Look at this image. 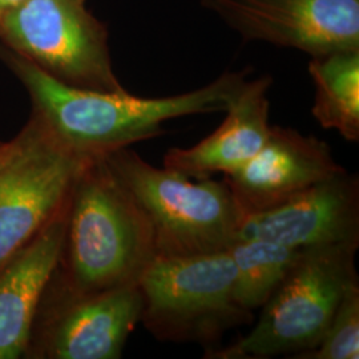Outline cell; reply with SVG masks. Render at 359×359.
<instances>
[{"instance_id":"52a82bcc","label":"cell","mask_w":359,"mask_h":359,"mask_svg":"<svg viewBox=\"0 0 359 359\" xmlns=\"http://www.w3.org/2000/svg\"><path fill=\"white\" fill-rule=\"evenodd\" d=\"M88 161L29 116L0 161V270L65 209Z\"/></svg>"},{"instance_id":"8fae6325","label":"cell","mask_w":359,"mask_h":359,"mask_svg":"<svg viewBox=\"0 0 359 359\" xmlns=\"http://www.w3.org/2000/svg\"><path fill=\"white\" fill-rule=\"evenodd\" d=\"M342 170L332 148L318 137L271 126L258 154L224 180L245 217L281 205Z\"/></svg>"},{"instance_id":"277c9868","label":"cell","mask_w":359,"mask_h":359,"mask_svg":"<svg viewBox=\"0 0 359 359\" xmlns=\"http://www.w3.org/2000/svg\"><path fill=\"white\" fill-rule=\"evenodd\" d=\"M358 248L323 246L302 250L294 265L261 308L249 333L208 359H269L317 346L347 289L359 283Z\"/></svg>"},{"instance_id":"30bf717a","label":"cell","mask_w":359,"mask_h":359,"mask_svg":"<svg viewBox=\"0 0 359 359\" xmlns=\"http://www.w3.org/2000/svg\"><path fill=\"white\" fill-rule=\"evenodd\" d=\"M248 238L297 250L359 248L358 176L345 169L281 205L245 216L238 240Z\"/></svg>"},{"instance_id":"9c48e42d","label":"cell","mask_w":359,"mask_h":359,"mask_svg":"<svg viewBox=\"0 0 359 359\" xmlns=\"http://www.w3.org/2000/svg\"><path fill=\"white\" fill-rule=\"evenodd\" d=\"M248 41L313 56L359 50V0H200Z\"/></svg>"},{"instance_id":"3957f363","label":"cell","mask_w":359,"mask_h":359,"mask_svg":"<svg viewBox=\"0 0 359 359\" xmlns=\"http://www.w3.org/2000/svg\"><path fill=\"white\" fill-rule=\"evenodd\" d=\"M104 160L148 218L157 257L216 253L237 243L244 215L225 180L154 167L129 148Z\"/></svg>"},{"instance_id":"8992f818","label":"cell","mask_w":359,"mask_h":359,"mask_svg":"<svg viewBox=\"0 0 359 359\" xmlns=\"http://www.w3.org/2000/svg\"><path fill=\"white\" fill-rule=\"evenodd\" d=\"M108 38L86 0H23L0 15V44L75 88L126 90Z\"/></svg>"},{"instance_id":"ac0fdd59","label":"cell","mask_w":359,"mask_h":359,"mask_svg":"<svg viewBox=\"0 0 359 359\" xmlns=\"http://www.w3.org/2000/svg\"><path fill=\"white\" fill-rule=\"evenodd\" d=\"M10 148H11V140H8V142L0 140V161L6 157V154H8Z\"/></svg>"},{"instance_id":"6da1fadb","label":"cell","mask_w":359,"mask_h":359,"mask_svg":"<svg viewBox=\"0 0 359 359\" xmlns=\"http://www.w3.org/2000/svg\"><path fill=\"white\" fill-rule=\"evenodd\" d=\"M0 60L25 86L34 117L65 148L83 158L104 157L164 133L173 118L225 112L250 69L225 72L201 88L165 97L83 90L63 84L0 44Z\"/></svg>"},{"instance_id":"4fadbf2b","label":"cell","mask_w":359,"mask_h":359,"mask_svg":"<svg viewBox=\"0 0 359 359\" xmlns=\"http://www.w3.org/2000/svg\"><path fill=\"white\" fill-rule=\"evenodd\" d=\"M68 205L0 270V359L26 358L41 298L62 256Z\"/></svg>"},{"instance_id":"7a4b0ae2","label":"cell","mask_w":359,"mask_h":359,"mask_svg":"<svg viewBox=\"0 0 359 359\" xmlns=\"http://www.w3.org/2000/svg\"><path fill=\"white\" fill-rule=\"evenodd\" d=\"M157 257L154 229L104 157L90 160L69 197L65 244L52 281L88 293L139 283Z\"/></svg>"},{"instance_id":"e0dca14e","label":"cell","mask_w":359,"mask_h":359,"mask_svg":"<svg viewBox=\"0 0 359 359\" xmlns=\"http://www.w3.org/2000/svg\"><path fill=\"white\" fill-rule=\"evenodd\" d=\"M20 1H23V0H0V15L8 11L10 8H13V6H16Z\"/></svg>"},{"instance_id":"5b68a950","label":"cell","mask_w":359,"mask_h":359,"mask_svg":"<svg viewBox=\"0 0 359 359\" xmlns=\"http://www.w3.org/2000/svg\"><path fill=\"white\" fill-rule=\"evenodd\" d=\"M236 268L229 250L185 257H156L139 280L142 325L156 339L194 344L205 353L224 334L252 323L253 313L234 297Z\"/></svg>"},{"instance_id":"5bb4252c","label":"cell","mask_w":359,"mask_h":359,"mask_svg":"<svg viewBox=\"0 0 359 359\" xmlns=\"http://www.w3.org/2000/svg\"><path fill=\"white\" fill-rule=\"evenodd\" d=\"M308 69L316 87L311 115L322 128L359 142V50L313 56Z\"/></svg>"},{"instance_id":"7c38bea8","label":"cell","mask_w":359,"mask_h":359,"mask_svg":"<svg viewBox=\"0 0 359 359\" xmlns=\"http://www.w3.org/2000/svg\"><path fill=\"white\" fill-rule=\"evenodd\" d=\"M271 77L246 80L231 100L222 124L191 148H172L164 167L192 179L228 175L250 161L268 140Z\"/></svg>"},{"instance_id":"ba28073f","label":"cell","mask_w":359,"mask_h":359,"mask_svg":"<svg viewBox=\"0 0 359 359\" xmlns=\"http://www.w3.org/2000/svg\"><path fill=\"white\" fill-rule=\"evenodd\" d=\"M139 285L77 293L50 281L26 358L118 359L142 320Z\"/></svg>"},{"instance_id":"2e32d148","label":"cell","mask_w":359,"mask_h":359,"mask_svg":"<svg viewBox=\"0 0 359 359\" xmlns=\"http://www.w3.org/2000/svg\"><path fill=\"white\" fill-rule=\"evenodd\" d=\"M292 358H359V283L347 289L320 344Z\"/></svg>"},{"instance_id":"9a60e30c","label":"cell","mask_w":359,"mask_h":359,"mask_svg":"<svg viewBox=\"0 0 359 359\" xmlns=\"http://www.w3.org/2000/svg\"><path fill=\"white\" fill-rule=\"evenodd\" d=\"M228 250L236 268V301L250 313L265 305L302 252L258 238L238 240Z\"/></svg>"}]
</instances>
